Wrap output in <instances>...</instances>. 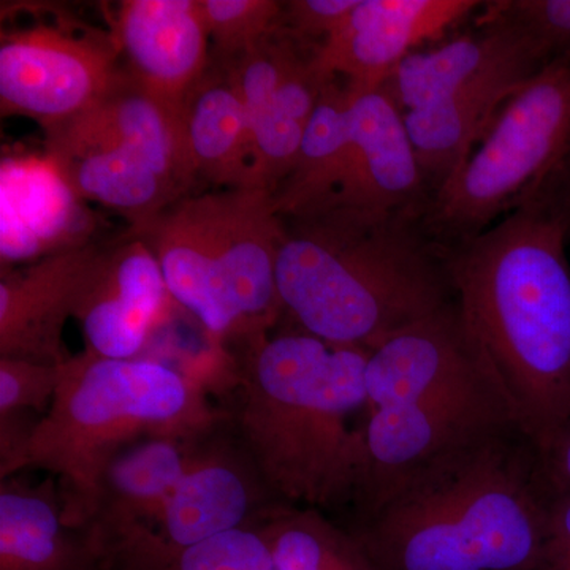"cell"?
Here are the masks:
<instances>
[{"label":"cell","instance_id":"1","mask_svg":"<svg viewBox=\"0 0 570 570\" xmlns=\"http://www.w3.org/2000/svg\"><path fill=\"white\" fill-rule=\"evenodd\" d=\"M570 217L549 190L448 247L456 303L542 455L570 422Z\"/></svg>","mask_w":570,"mask_h":570},{"label":"cell","instance_id":"2","mask_svg":"<svg viewBox=\"0 0 570 570\" xmlns=\"http://www.w3.org/2000/svg\"><path fill=\"white\" fill-rule=\"evenodd\" d=\"M557 490L520 426L442 456L351 534L376 570H538Z\"/></svg>","mask_w":570,"mask_h":570},{"label":"cell","instance_id":"3","mask_svg":"<svg viewBox=\"0 0 570 570\" xmlns=\"http://www.w3.org/2000/svg\"><path fill=\"white\" fill-rule=\"evenodd\" d=\"M425 212L332 208L283 217L276 283L284 313L330 346L373 352L455 299L448 247Z\"/></svg>","mask_w":570,"mask_h":570},{"label":"cell","instance_id":"4","mask_svg":"<svg viewBox=\"0 0 570 570\" xmlns=\"http://www.w3.org/2000/svg\"><path fill=\"white\" fill-rule=\"evenodd\" d=\"M371 352L335 347L303 330L247 348L230 420L235 436L281 504L322 510L355 504L366 471Z\"/></svg>","mask_w":570,"mask_h":570},{"label":"cell","instance_id":"5","mask_svg":"<svg viewBox=\"0 0 570 570\" xmlns=\"http://www.w3.org/2000/svg\"><path fill=\"white\" fill-rule=\"evenodd\" d=\"M61 370L18 472L41 469L58 479L67 521L91 534L100 482L116 456L145 439L198 433L220 415L200 382L156 360L82 351Z\"/></svg>","mask_w":570,"mask_h":570},{"label":"cell","instance_id":"6","mask_svg":"<svg viewBox=\"0 0 570 570\" xmlns=\"http://www.w3.org/2000/svg\"><path fill=\"white\" fill-rule=\"evenodd\" d=\"M148 243L176 305L217 344L247 348L284 314L276 283L283 217L265 189L189 194L130 230Z\"/></svg>","mask_w":570,"mask_h":570},{"label":"cell","instance_id":"7","mask_svg":"<svg viewBox=\"0 0 570 570\" xmlns=\"http://www.w3.org/2000/svg\"><path fill=\"white\" fill-rule=\"evenodd\" d=\"M43 132L45 154L75 194L119 214L130 230L193 194L198 181L181 115L124 69L88 110Z\"/></svg>","mask_w":570,"mask_h":570},{"label":"cell","instance_id":"8","mask_svg":"<svg viewBox=\"0 0 570 570\" xmlns=\"http://www.w3.org/2000/svg\"><path fill=\"white\" fill-rule=\"evenodd\" d=\"M570 157V55L550 59L501 105L460 170L428 202L444 246L474 238L542 193Z\"/></svg>","mask_w":570,"mask_h":570},{"label":"cell","instance_id":"9","mask_svg":"<svg viewBox=\"0 0 570 570\" xmlns=\"http://www.w3.org/2000/svg\"><path fill=\"white\" fill-rule=\"evenodd\" d=\"M318 47L279 24L242 58L225 62L245 104L257 189L275 194L294 168L328 80L318 69Z\"/></svg>","mask_w":570,"mask_h":570},{"label":"cell","instance_id":"10","mask_svg":"<svg viewBox=\"0 0 570 570\" xmlns=\"http://www.w3.org/2000/svg\"><path fill=\"white\" fill-rule=\"evenodd\" d=\"M116 41L37 26L2 37L0 111L47 130L96 104L118 75Z\"/></svg>","mask_w":570,"mask_h":570},{"label":"cell","instance_id":"11","mask_svg":"<svg viewBox=\"0 0 570 570\" xmlns=\"http://www.w3.org/2000/svg\"><path fill=\"white\" fill-rule=\"evenodd\" d=\"M171 298L156 254L130 234L102 243L82 283L73 318L85 351L105 358H138Z\"/></svg>","mask_w":570,"mask_h":570},{"label":"cell","instance_id":"12","mask_svg":"<svg viewBox=\"0 0 570 570\" xmlns=\"http://www.w3.org/2000/svg\"><path fill=\"white\" fill-rule=\"evenodd\" d=\"M277 502L223 417L195 441L193 455L154 532L190 546L224 532L257 527Z\"/></svg>","mask_w":570,"mask_h":570},{"label":"cell","instance_id":"13","mask_svg":"<svg viewBox=\"0 0 570 570\" xmlns=\"http://www.w3.org/2000/svg\"><path fill=\"white\" fill-rule=\"evenodd\" d=\"M479 32L409 55L385 81L401 112L489 86H520L550 61L530 33L491 6Z\"/></svg>","mask_w":570,"mask_h":570},{"label":"cell","instance_id":"14","mask_svg":"<svg viewBox=\"0 0 570 570\" xmlns=\"http://www.w3.org/2000/svg\"><path fill=\"white\" fill-rule=\"evenodd\" d=\"M479 7L475 0H360L343 28L318 47V69L354 92L381 88L409 55Z\"/></svg>","mask_w":570,"mask_h":570},{"label":"cell","instance_id":"15","mask_svg":"<svg viewBox=\"0 0 570 570\" xmlns=\"http://www.w3.org/2000/svg\"><path fill=\"white\" fill-rule=\"evenodd\" d=\"M97 217L47 154L0 163V265L36 264L94 245Z\"/></svg>","mask_w":570,"mask_h":570},{"label":"cell","instance_id":"16","mask_svg":"<svg viewBox=\"0 0 570 570\" xmlns=\"http://www.w3.org/2000/svg\"><path fill=\"white\" fill-rule=\"evenodd\" d=\"M352 96L354 129L347 170L326 209L425 212L430 190L395 99L384 85L371 91H352Z\"/></svg>","mask_w":570,"mask_h":570},{"label":"cell","instance_id":"17","mask_svg":"<svg viewBox=\"0 0 570 570\" xmlns=\"http://www.w3.org/2000/svg\"><path fill=\"white\" fill-rule=\"evenodd\" d=\"M124 70L165 107L181 115L212 66V45L198 0H126L116 20Z\"/></svg>","mask_w":570,"mask_h":570},{"label":"cell","instance_id":"18","mask_svg":"<svg viewBox=\"0 0 570 570\" xmlns=\"http://www.w3.org/2000/svg\"><path fill=\"white\" fill-rule=\"evenodd\" d=\"M102 243L52 255L0 275V356L62 365V333Z\"/></svg>","mask_w":570,"mask_h":570},{"label":"cell","instance_id":"19","mask_svg":"<svg viewBox=\"0 0 570 570\" xmlns=\"http://www.w3.org/2000/svg\"><path fill=\"white\" fill-rule=\"evenodd\" d=\"M0 480V570H105L92 535L67 521L55 480Z\"/></svg>","mask_w":570,"mask_h":570},{"label":"cell","instance_id":"20","mask_svg":"<svg viewBox=\"0 0 570 570\" xmlns=\"http://www.w3.org/2000/svg\"><path fill=\"white\" fill-rule=\"evenodd\" d=\"M205 430L145 439L111 461L100 482L91 528L100 551L108 539L127 528H156Z\"/></svg>","mask_w":570,"mask_h":570},{"label":"cell","instance_id":"21","mask_svg":"<svg viewBox=\"0 0 570 570\" xmlns=\"http://www.w3.org/2000/svg\"><path fill=\"white\" fill-rule=\"evenodd\" d=\"M195 176L214 189H257L249 121L230 69L212 61L181 107Z\"/></svg>","mask_w":570,"mask_h":570},{"label":"cell","instance_id":"22","mask_svg":"<svg viewBox=\"0 0 570 570\" xmlns=\"http://www.w3.org/2000/svg\"><path fill=\"white\" fill-rule=\"evenodd\" d=\"M352 100L343 81H325L294 168L273 194L281 217L324 212L335 200L351 153Z\"/></svg>","mask_w":570,"mask_h":570},{"label":"cell","instance_id":"23","mask_svg":"<svg viewBox=\"0 0 570 570\" xmlns=\"http://www.w3.org/2000/svg\"><path fill=\"white\" fill-rule=\"evenodd\" d=\"M105 570H275L264 531L243 528L171 546L151 528H127L104 543Z\"/></svg>","mask_w":570,"mask_h":570},{"label":"cell","instance_id":"24","mask_svg":"<svg viewBox=\"0 0 570 570\" xmlns=\"http://www.w3.org/2000/svg\"><path fill=\"white\" fill-rule=\"evenodd\" d=\"M275 570H376L351 531L317 509L276 504L258 523Z\"/></svg>","mask_w":570,"mask_h":570},{"label":"cell","instance_id":"25","mask_svg":"<svg viewBox=\"0 0 570 570\" xmlns=\"http://www.w3.org/2000/svg\"><path fill=\"white\" fill-rule=\"evenodd\" d=\"M212 61L232 62L257 47L281 24L284 2L275 0H198Z\"/></svg>","mask_w":570,"mask_h":570},{"label":"cell","instance_id":"26","mask_svg":"<svg viewBox=\"0 0 570 570\" xmlns=\"http://www.w3.org/2000/svg\"><path fill=\"white\" fill-rule=\"evenodd\" d=\"M61 367L0 356V415L31 412L43 417L59 387Z\"/></svg>","mask_w":570,"mask_h":570},{"label":"cell","instance_id":"27","mask_svg":"<svg viewBox=\"0 0 570 570\" xmlns=\"http://www.w3.org/2000/svg\"><path fill=\"white\" fill-rule=\"evenodd\" d=\"M491 6L530 33L550 59L570 55V0H515Z\"/></svg>","mask_w":570,"mask_h":570},{"label":"cell","instance_id":"28","mask_svg":"<svg viewBox=\"0 0 570 570\" xmlns=\"http://www.w3.org/2000/svg\"><path fill=\"white\" fill-rule=\"evenodd\" d=\"M360 0H292L284 2L281 26L309 43H325L343 28Z\"/></svg>","mask_w":570,"mask_h":570},{"label":"cell","instance_id":"29","mask_svg":"<svg viewBox=\"0 0 570 570\" xmlns=\"http://www.w3.org/2000/svg\"><path fill=\"white\" fill-rule=\"evenodd\" d=\"M542 459L554 490L570 491V422Z\"/></svg>","mask_w":570,"mask_h":570},{"label":"cell","instance_id":"30","mask_svg":"<svg viewBox=\"0 0 570 570\" xmlns=\"http://www.w3.org/2000/svg\"><path fill=\"white\" fill-rule=\"evenodd\" d=\"M547 190L551 194V197L561 205V208L568 213L570 217V157L564 167L561 168L560 174L551 179Z\"/></svg>","mask_w":570,"mask_h":570}]
</instances>
